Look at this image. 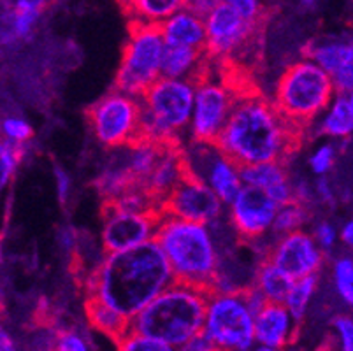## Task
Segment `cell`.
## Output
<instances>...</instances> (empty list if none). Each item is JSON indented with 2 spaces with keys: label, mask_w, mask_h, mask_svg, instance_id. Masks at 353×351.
<instances>
[{
  "label": "cell",
  "mask_w": 353,
  "mask_h": 351,
  "mask_svg": "<svg viewBox=\"0 0 353 351\" xmlns=\"http://www.w3.org/2000/svg\"><path fill=\"white\" fill-rule=\"evenodd\" d=\"M306 128L292 123L259 90L239 93L216 146L237 167L262 162L285 163L303 144Z\"/></svg>",
  "instance_id": "obj_1"
},
{
  "label": "cell",
  "mask_w": 353,
  "mask_h": 351,
  "mask_svg": "<svg viewBox=\"0 0 353 351\" xmlns=\"http://www.w3.org/2000/svg\"><path fill=\"white\" fill-rule=\"evenodd\" d=\"M174 281L171 267L155 239L139 246L108 253L85 278L86 297L94 295L125 318L141 309Z\"/></svg>",
  "instance_id": "obj_2"
},
{
  "label": "cell",
  "mask_w": 353,
  "mask_h": 351,
  "mask_svg": "<svg viewBox=\"0 0 353 351\" xmlns=\"http://www.w3.org/2000/svg\"><path fill=\"white\" fill-rule=\"evenodd\" d=\"M153 239L171 267L174 281L213 294L220 257L210 225L162 214Z\"/></svg>",
  "instance_id": "obj_3"
},
{
  "label": "cell",
  "mask_w": 353,
  "mask_h": 351,
  "mask_svg": "<svg viewBox=\"0 0 353 351\" xmlns=\"http://www.w3.org/2000/svg\"><path fill=\"white\" fill-rule=\"evenodd\" d=\"M210 292L172 281L130 320V330L178 348L202 330Z\"/></svg>",
  "instance_id": "obj_4"
},
{
  "label": "cell",
  "mask_w": 353,
  "mask_h": 351,
  "mask_svg": "<svg viewBox=\"0 0 353 351\" xmlns=\"http://www.w3.org/2000/svg\"><path fill=\"white\" fill-rule=\"evenodd\" d=\"M194 93L188 79L160 76L139 97L143 139L181 144L183 132L190 127Z\"/></svg>",
  "instance_id": "obj_5"
},
{
  "label": "cell",
  "mask_w": 353,
  "mask_h": 351,
  "mask_svg": "<svg viewBox=\"0 0 353 351\" xmlns=\"http://www.w3.org/2000/svg\"><path fill=\"white\" fill-rule=\"evenodd\" d=\"M336 95L332 79L313 60L304 58L283 70L274 92L276 109L292 123L306 128L329 108Z\"/></svg>",
  "instance_id": "obj_6"
},
{
  "label": "cell",
  "mask_w": 353,
  "mask_h": 351,
  "mask_svg": "<svg viewBox=\"0 0 353 351\" xmlns=\"http://www.w3.org/2000/svg\"><path fill=\"white\" fill-rule=\"evenodd\" d=\"M163 37L157 25L128 23V41L121 53L114 88L141 97L160 77Z\"/></svg>",
  "instance_id": "obj_7"
},
{
  "label": "cell",
  "mask_w": 353,
  "mask_h": 351,
  "mask_svg": "<svg viewBox=\"0 0 353 351\" xmlns=\"http://www.w3.org/2000/svg\"><path fill=\"white\" fill-rule=\"evenodd\" d=\"M202 332L220 351H252L253 313L241 292H214L208 297Z\"/></svg>",
  "instance_id": "obj_8"
},
{
  "label": "cell",
  "mask_w": 353,
  "mask_h": 351,
  "mask_svg": "<svg viewBox=\"0 0 353 351\" xmlns=\"http://www.w3.org/2000/svg\"><path fill=\"white\" fill-rule=\"evenodd\" d=\"M94 135L108 148H125L143 139L139 97L114 88L86 111Z\"/></svg>",
  "instance_id": "obj_9"
},
{
  "label": "cell",
  "mask_w": 353,
  "mask_h": 351,
  "mask_svg": "<svg viewBox=\"0 0 353 351\" xmlns=\"http://www.w3.org/2000/svg\"><path fill=\"white\" fill-rule=\"evenodd\" d=\"M183 157L188 172L206 183L223 204H230L243 185L239 167L216 146V143L192 139L188 146H183Z\"/></svg>",
  "instance_id": "obj_10"
},
{
  "label": "cell",
  "mask_w": 353,
  "mask_h": 351,
  "mask_svg": "<svg viewBox=\"0 0 353 351\" xmlns=\"http://www.w3.org/2000/svg\"><path fill=\"white\" fill-rule=\"evenodd\" d=\"M211 76L195 85L194 108H192L190 127H188L194 141L214 143L229 118L236 99L229 86Z\"/></svg>",
  "instance_id": "obj_11"
},
{
  "label": "cell",
  "mask_w": 353,
  "mask_h": 351,
  "mask_svg": "<svg viewBox=\"0 0 353 351\" xmlns=\"http://www.w3.org/2000/svg\"><path fill=\"white\" fill-rule=\"evenodd\" d=\"M102 214L104 227L101 239L105 253L128 250L153 239L162 218V212L159 211H123L109 202H104L102 205Z\"/></svg>",
  "instance_id": "obj_12"
},
{
  "label": "cell",
  "mask_w": 353,
  "mask_h": 351,
  "mask_svg": "<svg viewBox=\"0 0 353 351\" xmlns=\"http://www.w3.org/2000/svg\"><path fill=\"white\" fill-rule=\"evenodd\" d=\"M160 211L162 214L211 225L220 220L223 212V202L206 183H202L201 179L187 172L171 190V193L163 199Z\"/></svg>",
  "instance_id": "obj_13"
},
{
  "label": "cell",
  "mask_w": 353,
  "mask_h": 351,
  "mask_svg": "<svg viewBox=\"0 0 353 351\" xmlns=\"http://www.w3.org/2000/svg\"><path fill=\"white\" fill-rule=\"evenodd\" d=\"M230 223L243 243L262 237L271 228L278 204L264 190L241 185L236 197L230 201Z\"/></svg>",
  "instance_id": "obj_14"
},
{
  "label": "cell",
  "mask_w": 353,
  "mask_h": 351,
  "mask_svg": "<svg viewBox=\"0 0 353 351\" xmlns=\"http://www.w3.org/2000/svg\"><path fill=\"white\" fill-rule=\"evenodd\" d=\"M268 259L292 279H299L310 274H319L323 255L313 236L299 230L288 232L280 237Z\"/></svg>",
  "instance_id": "obj_15"
},
{
  "label": "cell",
  "mask_w": 353,
  "mask_h": 351,
  "mask_svg": "<svg viewBox=\"0 0 353 351\" xmlns=\"http://www.w3.org/2000/svg\"><path fill=\"white\" fill-rule=\"evenodd\" d=\"M306 58L313 60L332 79L338 93H352L353 90V48L345 39H314L304 48Z\"/></svg>",
  "instance_id": "obj_16"
},
{
  "label": "cell",
  "mask_w": 353,
  "mask_h": 351,
  "mask_svg": "<svg viewBox=\"0 0 353 351\" xmlns=\"http://www.w3.org/2000/svg\"><path fill=\"white\" fill-rule=\"evenodd\" d=\"M299 327L283 302H265L253 317L255 344L285 350L295 341Z\"/></svg>",
  "instance_id": "obj_17"
},
{
  "label": "cell",
  "mask_w": 353,
  "mask_h": 351,
  "mask_svg": "<svg viewBox=\"0 0 353 351\" xmlns=\"http://www.w3.org/2000/svg\"><path fill=\"white\" fill-rule=\"evenodd\" d=\"M187 172V163H185V157H183V144H165L162 157L153 167L146 181L143 183L144 192L160 208L163 199L171 193V190L178 185L179 179Z\"/></svg>",
  "instance_id": "obj_18"
},
{
  "label": "cell",
  "mask_w": 353,
  "mask_h": 351,
  "mask_svg": "<svg viewBox=\"0 0 353 351\" xmlns=\"http://www.w3.org/2000/svg\"><path fill=\"white\" fill-rule=\"evenodd\" d=\"M239 178L243 185L264 190L278 205L294 201V193H292V185L288 181V174L285 170V163L262 162L243 166L239 167Z\"/></svg>",
  "instance_id": "obj_19"
},
{
  "label": "cell",
  "mask_w": 353,
  "mask_h": 351,
  "mask_svg": "<svg viewBox=\"0 0 353 351\" xmlns=\"http://www.w3.org/2000/svg\"><path fill=\"white\" fill-rule=\"evenodd\" d=\"M160 34L165 44H178V46H190L204 50L206 44V25L204 19L199 18L188 9H179L172 16L159 25Z\"/></svg>",
  "instance_id": "obj_20"
},
{
  "label": "cell",
  "mask_w": 353,
  "mask_h": 351,
  "mask_svg": "<svg viewBox=\"0 0 353 351\" xmlns=\"http://www.w3.org/2000/svg\"><path fill=\"white\" fill-rule=\"evenodd\" d=\"M187 0H118L128 23L157 25L185 8Z\"/></svg>",
  "instance_id": "obj_21"
},
{
  "label": "cell",
  "mask_w": 353,
  "mask_h": 351,
  "mask_svg": "<svg viewBox=\"0 0 353 351\" xmlns=\"http://www.w3.org/2000/svg\"><path fill=\"white\" fill-rule=\"evenodd\" d=\"M85 313L88 318L90 325L99 330V332L105 334L109 339H113L114 343L121 339L125 334L130 330V320L114 311L113 308H109L105 302L101 299L88 295L85 301Z\"/></svg>",
  "instance_id": "obj_22"
},
{
  "label": "cell",
  "mask_w": 353,
  "mask_h": 351,
  "mask_svg": "<svg viewBox=\"0 0 353 351\" xmlns=\"http://www.w3.org/2000/svg\"><path fill=\"white\" fill-rule=\"evenodd\" d=\"M292 283L294 279L285 274L281 269H278L268 257L260 260L255 274H253V286L268 302H283Z\"/></svg>",
  "instance_id": "obj_23"
},
{
  "label": "cell",
  "mask_w": 353,
  "mask_h": 351,
  "mask_svg": "<svg viewBox=\"0 0 353 351\" xmlns=\"http://www.w3.org/2000/svg\"><path fill=\"white\" fill-rule=\"evenodd\" d=\"M330 108L322 121L323 134L345 139L353 132V99L352 93H338L332 97Z\"/></svg>",
  "instance_id": "obj_24"
},
{
  "label": "cell",
  "mask_w": 353,
  "mask_h": 351,
  "mask_svg": "<svg viewBox=\"0 0 353 351\" xmlns=\"http://www.w3.org/2000/svg\"><path fill=\"white\" fill-rule=\"evenodd\" d=\"M316 286H319V274H310L304 276V278L294 279L287 297H285V308L288 309V313L292 314V318L299 325L303 323L304 317H306L307 308H310V302L313 299Z\"/></svg>",
  "instance_id": "obj_25"
},
{
  "label": "cell",
  "mask_w": 353,
  "mask_h": 351,
  "mask_svg": "<svg viewBox=\"0 0 353 351\" xmlns=\"http://www.w3.org/2000/svg\"><path fill=\"white\" fill-rule=\"evenodd\" d=\"M48 6L50 0H12L16 39L30 37Z\"/></svg>",
  "instance_id": "obj_26"
},
{
  "label": "cell",
  "mask_w": 353,
  "mask_h": 351,
  "mask_svg": "<svg viewBox=\"0 0 353 351\" xmlns=\"http://www.w3.org/2000/svg\"><path fill=\"white\" fill-rule=\"evenodd\" d=\"M306 220H307L306 205H303L297 201H290L283 205H278L271 228L276 232V234L283 236V234H288V232L299 230Z\"/></svg>",
  "instance_id": "obj_27"
},
{
  "label": "cell",
  "mask_w": 353,
  "mask_h": 351,
  "mask_svg": "<svg viewBox=\"0 0 353 351\" xmlns=\"http://www.w3.org/2000/svg\"><path fill=\"white\" fill-rule=\"evenodd\" d=\"M21 148L23 144L9 143L0 135V192L9 185L16 166L21 160Z\"/></svg>",
  "instance_id": "obj_28"
},
{
  "label": "cell",
  "mask_w": 353,
  "mask_h": 351,
  "mask_svg": "<svg viewBox=\"0 0 353 351\" xmlns=\"http://www.w3.org/2000/svg\"><path fill=\"white\" fill-rule=\"evenodd\" d=\"M334 283L339 297L348 305L353 304V260L350 257L334 263Z\"/></svg>",
  "instance_id": "obj_29"
},
{
  "label": "cell",
  "mask_w": 353,
  "mask_h": 351,
  "mask_svg": "<svg viewBox=\"0 0 353 351\" xmlns=\"http://www.w3.org/2000/svg\"><path fill=\"white\" fill-rule=\"evenodd\" d=\"M117 344L118 351H176V348L171 346V344L141 336V334L132 332V330H128Z\"/></svg>",
  "instance_id": "obj_30"
},
{
  "label": "cell",
  "mask_w": 353,
  "mask_h": 351,
  "mask_svg": "<svg viewBox=\"0 0 353 351\" xmlns=\"http://www.w3.org/2000/svg\"><path fill=\"white\" fill-rule=\"evenodd\" d=\"M0 135L4 139H8L9 143L25 144L28 139H32L34 130H32L28 121L21 120V118H14V116H9L0 125Z\"/></svg>",
  "instance_id": "obj_31"
},
{
  "label": "cell",
  "mask_w": 353,
  "mask_h": 351,
  "mask_svg": "<svg viewBox=\"0 0 353 351\" xmlns=\"http://www.w3.org/2000/svg\"><path fill=\"white\" fill-rule=\"evenodd\" d=\"M336 163V148L332 144H323L311 154L310 166L316 176H325Z\"/></svg>",
  "instance_id": "obj_32"
},
{
  "label": "cell",
  "mask_w": 353,
  "mask_h": 351,
  "mask_svg": "<svg viewBox=\"0 0 353 351\" xmlns=\"http://www.w3.org/2000/svg\"><path fill=\"white\" fill-rule=\"evenodd\" d=\"M53 351H92L86 337L78 330H63L57 337Z\"/></svg>",
  "instance_id": "obj_33"
},
{
  "label": "cell",
  "mask_w": 353,
  "mask_h": 351,
  "mask_svg": "<svg viewBox=\"0 0 353 351\" xmlns=\"http://www.w3.org/2000/svg\"><path fill=\"white\" fill-rule=\"evenodd\" d=\"M223 2L232 6L243 18L250 19V21L269 19V14H271L259 4V0H223Z\"/></svg>",
  "instance_id": "obj_34"
},
{
  "label": "cell",
  "mask_w": 353,
  "mask_h": 351,
  "mask_svg": "<svg viewBox=\"0 0 353 351\" xmlns=\"http://www.w3.org/2000/svg\"><path fill=\"white\" fill-rule=\"evenodd\" d=\"M334 328L338 334L339 350L353 351V321L348 314H341L334 320Z\"/></svg>",
  "instance_id": "obj_35"
},
{
  "label": "cell",
  "mask_w": 353,
  "mask_h": 351,
  "mask_svg": "<svg viewBox=\"0 0 353 351\" xmlns=\"http://www.w3.org/2000/svg\"><path fill=\"white\" fill-rule=\"evenodd\" d=\"M176 351H220L216 346H214L213 341L206 336V334L199 332L195 336H192L190 339H187L185 343L179 344L176 348Z\"/></svg>",
  "instance_id": "obj_36"
},
{
  "label": "cell",
  "mask_w": 353,
  "mask_h": 351,
  "mask_svg": "<svg viewBox=\"0 0 353 351\" xmlns=\"http://www.w3.org/2000/svg\"><path fill=\"white\" fill-rule=\"evenodd\" d=\"M314 241H316L320 250H330L336 243V228L329 221H322L314 230Z\"/></svg>",
  "instance_id": "obj_37"
},
{
  "label": "cell",
  "mask_w": 353,
  "mask_h": 351,
  "mask_svg": "<svg viewBox=\"0 0 353 351\" xmlns=\"http://www.w3.org/2000/svg\"><path fill=\"white\" fill-rule=\"evenodd\" d=\"M220 2L221 0H187L185 2V9H188L194 14H197L199 18L204 19Z\"/></svg>",
  "instance_id": "obj_38"
},
{
  "label": "cell",
  "mask_w": 353,
  "mask_h": 351,
  "mask_svg": "<svg viewBox=\"0 0 353 351\" xmlns=\"http://www.w3.org/2000/svg\"><path fill=\"white\" fill-rule=\"evenodd\" d=\"M57 186H59V199L62 204H65L67 199H69L70 192V179L67 176L65 170L57 169Z\"/></svg>",
  "instance_id": "obj_39"
},
{
  "label": "cell",
  "mask_w": 353,
  "mask_h": 351,
  "mask_svg": "<svg viewBox=\"0 0 353 351\" xmlns=\"http://www.w3.org/2000/svg\"><path fill=\"white\" fill-rule=\"evenodd\" d=\"M316 195L325 202L327 205H332L334 204V192L330 188V183L327 181L325 178H320L319 183H316Z\"/></svg>",
  "instance_id": "obj_40"
},
{
  "label": "cell",
  "mask_w": 353,
  "mask_h": 351,
  "mask_svg": "<svg viewBox=\"0 0 353 351\" xmlns=\"http://www.w3.org/2000/svg\"><path fill=\"white\" fill-rule=\"evenodd\" d=\"M0 351H16L14 341H12V337L8 334V330L4 328L2 321H0Z\"/></svg>",
  "instance_id": "obj_41"
},
{
  "label": "cell",
  "mask_w": 353,
  "mask_h": 351,
  "mask_svg": "<svg viewBox=\"0 0 353 351\" xmlns=\"http://www.w3.org/2000/svg\"><path fill=\"white\" fill-rule=\"evenodd\" d=\"M341 241L345 244H348V246H352L353 244V223L352 221H346V225H343L341 228Z\"/></svg>",
  "instance_id": "obj_42"
},
{
  "label": "cell",
  "mask_w": 353,
  "mask_h": 351,
  "mask_svg": "<svg viewBox=\"0 0 353 351\" xmlns=\"http://www.w3.org/2000/svg\"><path fill=\"white\" fill-rule=\"evenodd\" d=\"M252 351H285V350H276V348H268V346H260V344H256V346L252 348Z\"/></svg>",
  "instance_id": "obj_43"
},
{
  "label": "cell",
  "mask_w": 353,
  "mask_h": 351,
  "mask_svg": "<svg viewBox=\"0 0 353 351\" xmlns=\"http://www.w3.org/2000/svg\"><path fill=\"white\" fill-rule=\"evenodd\" d=\"M316 2H319V0H303V4L307 6V8H310V6H313V4H316Z\"/></svg>",
  "instance_id": "obj_44"
},
{
  "label": "cell",
  "mask_w": 353,
  "mask_h": 351,
  "mask_svg": "<svg viewBox=\"0 0 353 351\" xmlns=\"http://www.w3.org/2000/svg\"><path fill=\"white\" fill-rule=\"evenodd\" d=\"M46 351H53V350H46Z\"/></svg>",
  "instance_id": "obj_45"
}]
</instances>
